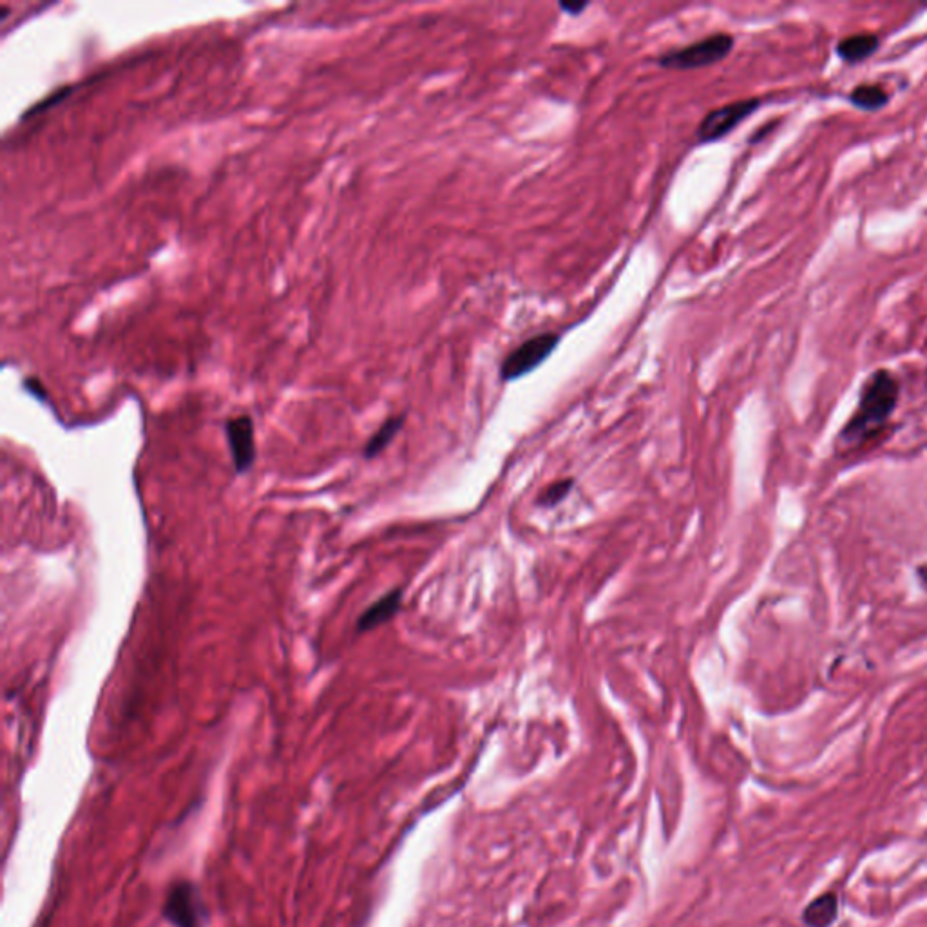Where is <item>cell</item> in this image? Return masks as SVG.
<instances>
[{
    "mask_svg": "<svg viewBox=\"0 0 927 927\" xmlns=\"http://www.w3.org/2000/svg\"><path fill=\"white\" fill-rule=\"evenodd\" d=\"M898 403V383L887 372L878 369L862 386L860 401L841 432V444L859 448L880 433Z\"/></svg>",
    "mask_w": 927,
    "mask_h": 927,
    "instance_id": "cell-1",
    "label": "cell"
},
{
    "mask_svg": "<svg viewBox=\"0 0 927 927\" xmlns=\"http://www.w3.org/2000/svg\"><path fill=\"white\" fill-rule=\"evenodd\" d=\"M735 39L730 33H712L688 46L668 50L656 59V64L672 71H692L723 62L733 50Z\"/></svg>",
    "mask_w": 927,
    "mask_h": 927,
    "instance_id": "cell-2",
    "label": "cell"
},
{
    "mask_svg": "<svg viewBox=\"0 0 927 927\" xmlns=\"http://www.w3.org/2000/svg\"><path fill=\"white\" fill-rule=\"evenodd\" d=\"M560 341L562 335L556 332H543L529 337L504 357L500 364V379L504 383H513L532 374L554 353Z\"/></svg>",
    "mask_w": 927,
    "mask_h": 927,
    "instance_id": "cell-3",
    "label": "cell"
},
{
    "mask_svg": "<svg viewBox=\"0 0 927 927\" xmlns=\"http://www.w3.org/2000/svg\"><path fill=\"white\" fill-rule=\"evenodd\" d=\"M759 107V98H745L708 111L695 127V141L699 145H708L717 140H723L733 129L743 123L750 114H754Z\"/></svg>",
    "mask_w": 927,
    "mask_h": 927,
    "instance_id": "cell-4",
    "label": "cell"
},
{
    "mask_svg": "<svg viewBox=\"0 0 927 927\" xmlns=\"http://www.w3.org/2000/svg\"><path fill=\"white\" fill-rule=\"evenodd\" d=\"M161 913L174 927H205L209 918L200 889L187 880L170 886Z\"/></svg>",
    "mask_w": 927,
    "mask_h": 927,
    "instance_id": "cell-5",
    "label": "cell"
},
{
    "mask_svg": "<svg viewBox=\"0 0 927 927\" xmlns=\"http://www.w3.org/2000/svg\"><path fill=\"white\" fill-rule=\"evenodd\" d=\"M225 437L231 450L232 464L238 475H245L252 469L258 459L254 423L249 415H238L225 423Z\"/></svg>",
    "mask_w": 927,
    "mask_h": 927,
    "instance_id": "cell-6",
    "label": "cell"
},
{
    "mask_svg": "<svg viewBox=\"0 0 927 927\" xmlns=\"http://www.w3.org/2000/svg\"><path fill=\"white\" fill-rule=\"evenodd\" d=\"M403 598H404L403 589H392L386 595H383L377 602H374L359 616V620L355 623V631L359 634H362V632H369V631H374V629L392 622L403 609Z\"/></svg>",
    "mask_w": 927,
    "mask_h": 927,
    "instance_id": "cell-7",
    "label": "cell"
},
{
    "mask_svg": "<svg viewBox=\"0 0 927 927\" xmlns=\"http://www.w3.org/2000/svg\"><path fill=\"white\" fill-rule=\"evenodd\" d=\"M839 918V896L833 891L815 896L803 909L806 927H832Z\"/></svg>",
    "mask_w": 927,
    "mask_h": 927,
    "instance_id": "cell-8",
    "label": "cell"
},
{
    "mask_svg": "<svg viewBox=\"0 0 927 927\" xmlns=\"http://www.w3.org/2000/svg\"><path fill=\"white\" fill-rule=\"evenodd\" d=\"M880 41L873 33H857L846 37L837 46V55L848 64H859L877 53Z\"/></svg>",
    "mask_w": 927,
    "mask_h": 927,
    "instance_id": "cell-9",
    "label": "cell"
},
{
    "mask_svg": "<svg viewBox=\"0 0 927 927\" xmlns=\"http://www.w3.org/2000/svg\"><path fill=\"white\" fill-rule=\"evenodd\" d=\"M404 419H406L404 415H395V417L386 419L381 424V428L372 437H369V441L366 442V446L362 450V457L366 460H372V459L379 457L394 442L397 433L403 430Z\"/></svg>",
    "mask_w": 927,
    "mask_h": 927,
    "instance_id": "cell-10",
    "label": "cell"
},
{
    "mask_svg": "<svg viewBox=\"0 0 927 927\" xmlns=\"http://www.w3.org/2000/svg\"><path fill=\"white\" fill-rule=\"evenodd\" d=\"M850 102L862 111H878L887 104V93L880 86L862 84L850 93Z\"/></svg>",
    "mask_w": 927,
    "mask_h": 927,
    "instance_id": "cell-11",
    "label": "cell"
},
{
    "mask_svg": "<svg viewBox=\"0 0 927 927\" xmlns=\"http://www.w3.org/2000/svg\"><path fill=\"white\" fill-rule=\"evenodd\" d=\"M575 487V480L573 478H564V480H559V482H552L540 496H538V505L540 507H545V509H550V507H556L559 504H562L569 493L573 491Z\"/></svg>",
    "mask_w": 927,
    "mask_h": 927,
    "instance_id": "cell-12",
    "label": "cell"
},
{
    "mask_svg": "<svg viewBox=\"0 0 927 927\" xmlns=\"http://www.w3.org/2000/svg\"><path fill=\"white\" fill-rule=\"evenodd\" d=\"M69 93H71V87H62V89L53 91L50 96H46L44 100H41L39 104H35L30 111H26V113H24V118H28V116H35V114H39V113H42V111H46V109H50V107L57 105V104H59L60 100H64Z\"/></svg>",
    "mask_w": 927,
    "mask_h": 927,
    "instance_id": "cell-13",
    "label": "cell"
},
{
    "mask_svg": "<svg viewBox=\"0 0 927 927\" xmlns=\"http://www.w3.org/2000/svg\"><path fill=\"white\" fill-rule=\"evenodd\" d=\"M589 6H591V3H560L559 5V8L569 17H580Z\"/></svg>",
    "mask_w": 927,
    "mask_h": 927,
    "instance_id": "cell-14",
    "label": "cell"
},
{
    "mask_svg": "<svg viewBox=\"0 0 927 927\" xmlns=\"http://www.w3.org/2000/svg\"><path fill=\"white\" fill-rule=\"evenodd\" d=\"M916 578H918L920 586L927 591V564H923V566H920V568L916 569Z\"/></svg>",
    "mask_w": 927,
    "mask_h": 927,
    "instance_id": "cell-15",
    "label": "cell"
}]
</instances>
